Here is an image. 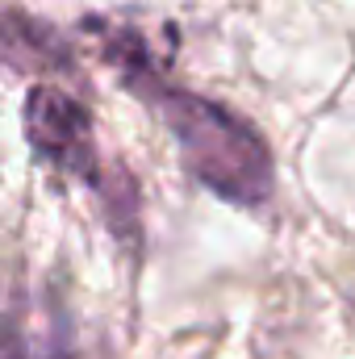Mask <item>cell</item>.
Returning a JSON list of instances; mask_svg holds the SVG:
<instances>
[{
  "mask_svg": "<svg viewBox=\"0 0 355 359\" xmlns=\"http://www.w3.org/2000/svg\"><path fill=\"white\" fill-rule=\"evenodd\" d=\"M25 138H29V147L46 163H55V168H63V172H72L80 180L100 184L92 117H88V109L76 96H67L63 88L38 84L29 92V100H25Z\"/></svg>",
  "mask_w": 355,
  "mask_h": 359,
  "instance_id": "obj_2",
  "label": "cell"
},
{
  "mask_svg": "<svg viewBox=\"0 0 355 359\" xmlns=\"http://www.w3.org/2000/svg\"><path fill=\"white\" fill-rule=\"evenodd\" d=\"M155 104L176 138L192 180H201L213 196L230 205H247V209L264 205L272 192V155L264 138L243 117H234L230 109L205 96L176 88H159Z\"/></svg>",
  "mask_w": 355,
  "mask_h": 359,
  "instance_id": "obj_1",
  "label": "cell"
},
{
  "mask_svg": "<svg viewBox=\"0 0 355 359\" xmlns=\"http://www.w3.org/2000/svg\"><path fill=\"white\" fill-rule=\"evenodd\" d=\"M0 55L13 59L17 67H59L63 63L55 34H46L42 25H34L21 13H0Z\"/></svg>",
  "mask_w": 355,
  "mask_h": 359,
  "instance_id": "obj_3",
  "label": "cell"
}]
</instances>
